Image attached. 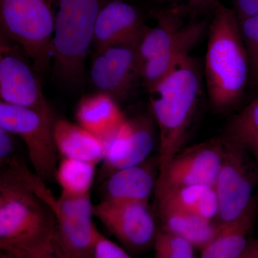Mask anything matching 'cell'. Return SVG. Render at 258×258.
<instances>
[{
    "instance_id": "cell-9",
    "label": "cell",
    "mask_w": 258,
    "mask_h": 258,
    "mask_svg": "<svg viewBox=\"0 0 258 258\" xmlns=\"http://www.w3.org/2000/svg\"><path fill=\"white\" fill-rule=\"evenodd\" d=\"M225 152L222 137L180 151L164 175L158 179L157 193L189 185L205 184L215 187Z\"/></svg>"
},
{
    "instance_id": "cell-13",
    "label": "cell",
    "mask_w": 258,
    "mask_h": 258,
    "mask_svg": "<svg viewBox=\"0 0 258 258\" xmlns=\"http://www.w3.org/2000/svg\"><path fill=\"white\" fill-rule=\"evenodd\" d=\"M154 144V127L149 118L144 116L127 118L105 147L102 178L105 180L115 171L147 161Z\"/></svg>"
},
{
    "instance_id": "cell-17",
    "label": "cell",
    "mask_w": 258,
    "mask_h": 258,
    "mask_svg": "<svg viewBox=\"0 0 258 258\" xmlns=\"http://www.w3.org/2000/svg\"><path fill=\"white\" fill-rule=\"evenodd\" d=\"M149 159L113 172L104 180V199L149 203L157 189V169Z\"/></svg>"
},
{
    "instance_id": "cell-31",
    "label": "cell",
    "mask_w": 258,
    "mask_h": 258,
    "mask_svg": "<svg viewBox=\"0 0 258 258\" xmlns=\"http://www.w3.org/2000/svg\"><path fill=\"white\" fill-rule=\"evenodd\" d=\"M242 258H258V239L252 240Z\"/></svg>"
},
{
    "instance_id": "cell-21",
    "label": "cell",
    "mask_w": 258,
    "mask_h": 258,
    "mask_svg": "<svg viewBox=\"0 0 258 258\" xmlns=\"http://www.w3.org/2000/svg\"><path fill=\"white\" fill-rule=\"evenodd\" d=\"M53 137L62 158L99 164L105 157V146L98 137L79 124L60 119L54 123Z\"/></svg>"
},
{
    "instance_id": "cell-32",
    "label": "cell",
    "mask_w": 258,
    "mask_h": 258,
    "mask_svg": "<svg viewBox=\"0 0 258 258\" xmlns=\"http://www.w3.org/2000/svg\"><path fill=\"white\" fill-rule=\"evenodd\" d=\"M49 2H50V3L51 5L52 4V3H55L56 1H58V0H48Z\"/></svg>"
},
{
    "instance_id": "cell-25",
    "label": "cell",
    "mask_w": 258,
    "mask_h": 258,
    "mask_svg": "<svg viewBox=\"0 0 258 258\" xmlns=\"http://www.w3.org/2000/svg\"><path fill=\"white\" fill-rule=\"evenodd\" d=\"M153 247L155 258H197L192 244L161 229L158 232Z\"/></svg>"
},
{
    "instance_id": "cell-11",
    "label": "cell",
    "mask_w": 258,
    "mask_h": 258,
    "mask_svg": "<svg viewBox=\"0 0 258 258\" xmlns=\"http://www.w3.org/2000/svg\"><path fill=\"white\" fill-rule=\"evenodd\" d=\"M2 39L0 57L1 102L36 111H51L37 71Z\"/></svg>"
},
{
    "instance_id": "cell-14",
    "label": "cell",
    "mask_w": 258,
    "mask_h": 258,
    "mask_svg": "<svg viewBox=\"0 0 258 258\" xmlns=\"http://www.w3.org/2000/svg\"><path fill=\"white\" fill-rule=\"evenodd\" d=\"M147 27L135 6L124 0H112L97 17L93 45L98 52L116 44L139 42Z\"/></svg>"
},
{
    "instance_id": "cell-3",
    "label": "cell",
    "mask_w": 258,
    "mask_h": 258,
    "mask_svg": "<svg viewBox=\"0 0 258 258\" xmlns=\"http://www.w3.org/2000/svg\"><path fill=\"white\" fill-rule=\"evenodd\" d=\"M56 233L55 215L45 201L25 183L0 174L1 254L32 248Z\"/></svg>"
},
{
    "instance_id": "cell-28",
    "label": "cell",
    "mask_w": 258,
    "mask_h": 258,
    "mask_svg": "<svg viewBox=\"0 0 258 258\" xmlns=\"http://www.w3.org/2000/svg\"><path fill=\"white\" fill-rule=\"evenodd\" d=\"M95 258L132 257L122 247L112 242L109 239L106 238L99 232L97 238Z\"/></svg>"
},
{
    "instance_id": "cell-27",
    "label": "cell",
    "mask_w": 258,
    "mask_h": 258,
    "mask_svg": "<svg viewBox=\"0 0 258 258\" xmlns=\"http://www.w3.org/2000/svg\"><path fill=\"white\" fill-rule=\"evenodd\" d=\"M1 258H69L64 253L57 239L55 237L27 250L15 253L3 254Z\"/></svg>"
},
{
    "instance_id": "cell-26",
    "label": "cell",
    "mask_w": 258,
    "mask_h": 258,
    "mask_svg": "<svg viewBox=\"0 0 258 258\" xmlns=\"http://www.w3.org/2000/svg\"><path fill=\"white\" fill-rule=\"evenodd\" d=\"M239 29L248 56L250 75L258 84V15L238 19Z\"/></svg>"
},
{
    "instance_id": "cell-23",
    "label": "cell",
    "mask_w": 258,
    "mask_h": 258,
    "mask_svg": "<svg viewBox=\"0 0 258 258\" xmlns=\"http://www.w3.org/2000/svg\"><path fill=\"white\" fill-rule=\"evenodd\" d=\"M96 167V164L92 163L62 158L55 175V180L60 185L62 193L72 196L91 193Z\"/></svg>"
},
{
    "instance_id": "cell-2",
    "label": "cell",
    "mask_w": 258,
    "mask_h": 258,
    "mask_svg": "<svg viewBox=\"0 0 258 258\" xmlns=\"http://www.w3.org/2000/svg\"><path fill=\"white\" fill-rule=\"evenodd\" d=\"M198 62L188 55L152 89L151 107L159 128V177L184 145L201 92Z\"/></svg>"
},
{
    "instance_id": "cell-29",
    "label": "cell",
    "mask_w": 258,
    "mask_h": 258,
    "mask_svg": "<svg viewBox=\"0 0 258 258\" xmlns=\"http://www.w3.org/2000/svg\"><path fill=\"white\" fill-rule=\"evenodd\" d=\"M157 2H168V3H176L183 1L184 3V8L187 14L192 15L205 13L207 12H212L220 3V0H156Z\"/></svg>"
},
{
    "instance_id": "cell-33",
    "label": "cell",
    "mask_w": 258,
    "mask_h": 258,
    "mask_svg": "<svg viewBox=\"0 0 258 258\" xmlns=\"http://www.w3.org/2000/svg\"><path fill=\"white\" fill-rule=\"evenodd\" d=\"M255 146H257V147H258V142H257V144H256Z\"/></svg>"
},
{
    "instance_id": "cell-15",
    "label": "cell",
    "mask_w": 258,
    "mask_h": 258,
    "mask_svg": "<svg viewBox=\"0 0 258 258\" xmlns=\"http://www.w3.org/2000/svg\"><path fill=\"white\" fill-rule=\"evenodd\" d=\"M207 29L206 20L191 19L185 24L181 35L171 46L142 64L139 77L149 91L190 55V51L201 40Z\"/></svg>"
},
{
    "instance_id": "cell-6",
    "label": "cell",
    "mask_w": 258,
    "mask_h": 258,
    "mask_svg": "<svg viewBox=\"0 0 258 258\" xmlns=\"http://www.w3.org/2000/svg\"><path fill=\"white\" fill-rule=\"evenodd\" d=\"M54 123L52 111L0 103V128L23 140L34 172L45 184L55 179L58 167Z\"/></svg>"
},
{
    "instance_id": "cell-19",
    "label": "cell",
    "mask_w": 258,
    "mask_h": 258,
    "mask_svg": "<svg viewBox=\"0 0 258 258\" xmlns=\"http://www.w3.org/2000/svg\"><path fill=\"white\" fill-rule=\"evenodd\" d=\"M158 207L161 230L179 236L200 251L210 243L219 230L217 222L205 220L164 199H158Z\"/></svg>"
},
{
    "instance_id": "cell-16",
    "label": "cell",
    "mask_w": 258,
    "mask_h": 258,
    "mask_svg": "<svg viewBox=\"0 0 258 258\" xmlns=\"http://www.w3.org/2000/svg\"><path fill=\"white\" fill-rule=\"evenodd\" d=\"M76 118L78 124L98 137L105 147L127 119L114 98L100 92L79 101Z\"/></svg>"
},
{
    "instance_id": "cell-30",
    "label": "cell",
    "mask_w": 258,
    "mask_h": 258,
    "mask_svg": "<svg viewBox=\"0 0 258 258\" xmlns=\"http://www.w3.org/2000/svg\"><path fill=\"white\" fill-rule=\"evenodd\" d=\"M239 20L258 15V0H232Z\"/></svg>"
},
{
    "instance_id": "cell-22",
    "label": "cell",
    "mask_w": 258,
    "mask_h": 258,
    "mask_svg": "<svg viewBox=\"0 0 258 258\" xmlns=\"http://www.w3.org/2000/svg\"><path fill=\"white\" fill-rule=\"evenodd\" d=\"M158 199H164L194 215L215 222L219 214L218 198L215 187L195 184L164 190L157 193Z\"/></svg>"
},
{
    "instance_id": "cell-10",
    "label": "cell",
    "mask_w": 258,
    "mask_h": 258,
    "mask_svg": "<svg viewBox=\"0 0 258 258\" xmlns=\"http://www.w3.org/2000/svg\"><path fill=\"white\" fill-rule=\"evenodd\" d=\"M225 155L215 186L219 203L218 224L237 220L247 210L254 199L253 179L246 160L244 149L225 142Z\"/></svg>"
},
{
    "instance_id": "cell-12",
    "label": "cell",
    "mask_w": 258,
    "mask_h": 258,
    "mask_svg": "<svg viewBox=\"0 0 258 258\" xmlns=\"http://www.w3.org/2000/svg\"><path fill=\"white\" fill-rule=\"evenodd\" d=\"M139 42L116 44L96 52L91 69L93 86L100 93L122 101L128 98L139 77Z\"/></svg>"
},
{
    "instance_id": "cell-20",
    "label": "cell",
    "mask_w": 258,
    "mask_h": 258,
    "mask_svg": "<svg viewBox=\"0 0 258 258\" xmlns=\"http://www.w3.org/2000/svg\"><path fill=\"white\" fill-rule=\"evenodd\" d=\"M186 15L179 5L154 13L157 25L152 28L147 27L137 45L139 71L142 64L164 52L177 40L185 25L183 18Z\"/></svg>"
},
{
    "instance_id": "cell-18",
    "label": "cell",
    "mask_w": 258,
    "mask_h": 258,
    "mask_svg": "<svg viewBox=\"0 0 258 258\" xmlns=\"http://www.w3.org/2000/svg\"><path fill=\"white\" fill-rule=\"evenodd\" d=\"M254 198L247 210L234 221L219 224V230L201 251L200 258H242L252 240L250 234L257 213Z\"/></svg>"
},
{
    "instance_id": "cell-8",
    "label": "cell",
    "mask_w": 258,
    "mask_h": 258,
    "mask_svg": "<svg viewBox=\"0 0 258 258\" xmlns=\"http://www.w3.org/2000/svg\"><path fill=\"white\" fill-rule=\"evenodd\" d=\"M93 213L129 250L143 252L154 246L159 229L149 203L103 199Z\"/></svg>"
},
{
    "instance_id": "cell-4",
    "label": "cell",
    "mask_w": 258,
    "mask_h": 258,
    "mask_svg": "<svg viewBox=\"0 0 258 258\" xmlns=\"http://www.w3.org/2000/svg\"><path fill=\"white\" fill-rule=\"evenodd\" d=\"M52 42L56 76L64 83L79 84L84 75L88 50L101 0H58Z\"/></svg>"
},
{
    "instance_id": "cell-1",
    "label": "cell",
    "mask_w": 258,
    "mask_h": 258,
    "mask_svg": "<svg viewBox=\"0 0 258 258\" xmlns=\"http://www.w3.org/2000/svg\"><path fill=\"white\" fill-rule=\"evenodd\" d=\"M205 76L210 103L219 111L236 106L244 93L250 66L233 8L219 3L212 13Z\"/></svg>"
},
{
    "instance_id": "cell-5",
    "label": "cell",
    "mask_w": 258,
    "mask_h": 258,
    "mask_svg": "<svg viewBox=\"0 0 258 258\" xmlns=\"http://www.w3.org/2000/svg\"><path fill=\"white\" fill-rule=\"evenodd\" d=\"M48 0H1L2 37L23 49L37 72L49 69L52 59L55 18Z\"/></svg>"
},
{
    "instance_id": "cell-24",
    "label": "cell",
    "mask_w": 258,
    "mask_h": 258,
    "mask_svg": "<svg viewBox=\"0 0 258 258\" xmlns=\"http://www.w3.org/2000/svg\"><path fill=\"white\" fill-rule=\"evenodd\" d=\"M226 143L243 148L255 146L258 142V98L236 115L227 126Z\"/></svg>"
},
{
    "instance_id": "cell-7",
    "label": "cell",
    "mask_w": 258,
    "mask_h": 258,
    "mask_svg": "<svg viewBox=\"0 0 258 258\" xmlns=\"http://www.w3.org/2000/svg\"><path fill=\"white\" fill-rule=\"evenodd\" d=\"M50 207L57 224V239L69 258H95L99 230L93 223L94 205L91 193L55 198L50 189L42 197Z\"/></svg>"
}]
</instances>
